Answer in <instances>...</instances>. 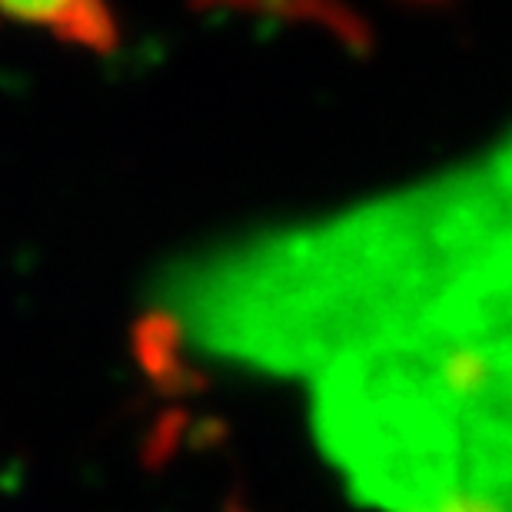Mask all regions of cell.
I'll use <instances>...</instances> for the list:
<instances>
[{"label":"cell","instance_id":"cell-1","mask_svg":"<svg viewBox=\"0 0 512 512\" xmlns=\"http://www.w3.org/2000/svg\"><path fill=\"white\" fill-rule=\"evenodd\" d=\"M0 17L27 27H47L70 44L114 50L117 24L107 0H0Z\"/></svg>","mask_w":512,"mask_h":512},{"label":"cell","instance_id":"cell-2","mask_svg":"<svg viewBox=\"0 0 512 512\" xmlns=\"http://www.w3.org/2000/svg\"><path fill=\"white\" fill-rule=\"evenodd\" d=\"M137 356L160 386H183L187 373L180 366V333L170 316H147L137 330Z\"/></svg>","mask_w":512,"mask_h":512},{"label":"cell","instance_id":"cell-3","mask_svg":"<svg viewBox=\"0 0 512 512\" xmlns=\"http://www.w3.org/2000/svg\"><path fill=\"white\" fill-rule=\"evenodd\" d=\"M403 512H506V499L476 493V489H453V493L426 499V503L409 506Z\"/></svg>","mask_w":512,"mask_h":512}]
</instances>
